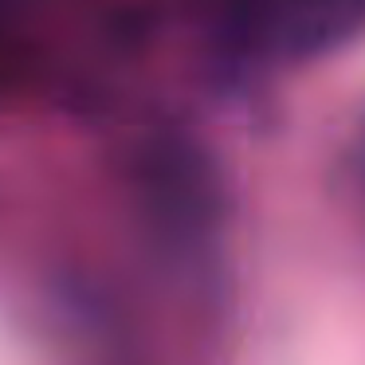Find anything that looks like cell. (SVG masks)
Listing matches in <instances>:
<instances>
[{
    "label": "cell",
    "mask_w": 365,
    "mask_h": 365,
    "mask_svg": "<svg viewBox=\"0 0 365 365\" xmlns=\"http://www.w3.org/2000/svg\"><path fill=\"white\" fill-rule=\"evenodd\" d=\"M236 20L255 51L302 59L354 40L365 28V0H240Z\"/></svg>",
    "instance_id": "obj_1"
}]
</instances>
